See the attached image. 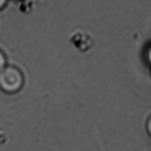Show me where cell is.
<instances>
[{
    "mask_svg": "<svg viewBox=\"0 0 151 151\" xmlns=\"http://www.w3.org/2000/svg\"><path fill=\"white\" fill-rule=\"evenodd\" d=\"M24 78L22 71L13 66H6L0 71V89L8 94H13L22 88Z\"/></svg>",
    "mask_w": 151,
    "mask_h": 151,
    "instance_id": "1",
    "label": "cell"
},
{
    "mask_svg": "<svg viewBox=\"0 0 151 151\" xmlns=\"http://www.w3.org/2000/svg\"><path fill=\"white\" fill-rule=\"evenodd\" d=\"M6 62H7V59H6L5 55L0 50V71H1L5 68Z\"/></svg>",
    "mask_w": 151,
    "mask_h": 151,
    "instance_id": "2",
    "label": "cell"
},
{
    "mask_svg": "<svg viewBox=\"0 0 151 151\" xmlns=\"http://www.w3.org/2000/svg\"><path fill=\"white\" fill-rule=\"evenodd\" d=\"M146 128H147V131L148 133L149 136L151 137V115L147 119V124H146Z\"/></svg>",
    "mask_w": 151,
    "mask_h": 151,
    "instance_id": "3",
    "label": "cell"
},
{
    "mask_svg": "<svg viewBox=\"0 0 151 151\" xmlns=\"http://www.w3.org/2000/svg\"><path fill=\"white\" fill-rule=\"evenodd\" d=\"M8 0H0V10L4 8Z\"/></svg>",
    "mask_w": 151,
    "mask_h": 151,
    "instance_id": "4",
    "label": "cell"
}]
</instances>
